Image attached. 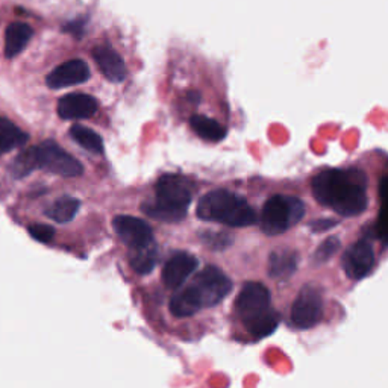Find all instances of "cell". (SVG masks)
Instances as JSON below:
<instances>
[{"label": "cell", "mask_w": 388, "mask_h": 388, "mask_svg": "<svg viewBox=\"0 0 388 388\" xmlns=\"http://www.w3.org/2000/svg\"><path fill=\"white\" fill-rule=\"evenodd\" d=\"M155 202L141 205L144 213L167 223L181 222L193 199V184L181 174H164L156 182Z\"/></svg>", "instance_id": "2"}, {"label": "cell", "mask_w": 388, "mask_h": 388, "mask_svg": "<svg viewBox=\"0 0 388 388\" xmlns=\"http://www.w3.org/2000/svg\"><path fill=\"white\" fill-rule=\"evenodd\" d=\"M32 28L26 23H11L5 31V57L14 58L32 38Z\"/></svg>", "instance_id": "17"}, {"label": "cell", "mask_w": 388, "mask_h": 388, "mask_svg": "<svg viewBox=\"0 0 388 388\" xmlns=\"http://www.w3.org/2000/svg\"><path fill=\"white\" fill-rule=\"evenodd\" d=\"M199 261L187 252H178L165 262L163 269V282L169 290H176L184 285L191 273L197 269Z\"/></svg>", "instance_id": "11"}, {"label": "cell", "mask_w": 388, "mask_h": 388, "mask_svg": "<svg viewBox=\"0 0 388 388\" xmlns=\"http://www.w3.org/2000/svg\"><path fill=\"white\" fill-rule=\"evenodd\" d=\"M305 216V205L301 199L293 196H278L270 197L262 208L261 229L264 234L270 237L279 235L288 231L299 223Z\"/></svg>", "instance_id": "4"}, {"label": "cell", "mask_w": 388, "mask_h": 388, "mask_svg": "<svg viewBox=\"0 0 388 388\" xmlns=\"http://www.w3.org/2000/svg\"><path fill=\"white\" fill-rule=\"evenodd\" d=\"M28 140L29 135L19 126H15L11 120L0 119V155L26 144Z\"/></svg>", "instance_id": "20"}, {"label": "cell", "mask_w": 388, "mask_h": 388, "mask_svg": "<svg viewBox=\"0 0 388 388\" xmlns=\"http://www.w3.org/2000/svg\"><path fill=\"white\" fill-rule=\"evenodd\" d=\"M376 234L378 238L381 240H385V234H387V218H385V211L381 209V214H379V220L376 223Z\"/></svg>", "instance_id": "29"}, {"label": "cell", "mask_w": 388, "mask_h": 388, "mask_svg": "<svg viewBox=\"0 0 388 388\" xmlns=\"http://www.w3.org/2000/svg\"><path fill=\"white\" fill-rule=\"evenodd\" d=\"M196 214L205 222H218L232 227L251 226L257 214L241 196L227 190H216L199 200Z\"/></svg>", "instance_id": "3"}, {"label": "cell", "mask_w": 388, "mask_h": 388, "mask_svg": "<svg viewBox=\"0 0 388 388\" xmlns=\"http://www.w3.org/2000/svg\"><path fill=\"white\" fill-rule=\"evenodd\" d=\"M28 232L31 234L33 240H37L40 243H50L55 237V229L54 227L49 226V225H41V223L31 225L28 227Z\"/></svg>", "instance_id": "26"}, {"label": "cell", "mask_w": 388, "mask_h": 388, "mask_svg": "<svg viewBox=\"0 0 388 388\" xmlns=\"http://www.w3.org/2000/svg\"><path fill=\"white\" fill-rule=\"evenodd\" d=\"M281 323V315L273 310H264L262 313L251 317V319L244 320V326L248 332L252 335L255 340H261L264 337H269L273 332L278 329Z\"/></svg>", "instance_id": "16"}, {"label": "cell", "mask_w": 388, "mask_h": 388, "mask_svg": "<svg viewBox=\"0 0 388 388\" xmlns=\"http://www.w3.org/2000/svg\"><path fill=\"white\" fill-rule=\"evenodd\" d=\"M270 305V291L260 282H248L235 301V310L243 322L267 310Z\"/></svg>", "instance_id": "8"}, {"label": "cell", "mask_w": 388, "mask_h": 388, "mask_svg": "<svg viewBox=\"0 0 388 388\" xmlns=\"http://www.w3.org/2000/svg\"><path fill=\"white\" fill-rule=\"evenodd\" d=\"M375 267V252L367 241L361 240L350 246L343 257V269L348 278L363 279Z\"/></svg>", "instance_id": "9"}, {"label": "cell", "mask_w": 388, "mask_h": 388, "mask_svg": "<svg viewBox=\"0 0 388 388\" xmlns=\"http://www.w3.org/2000/svg\"><path fill=\"white\" fill-rule=\"evenodd\" d=\"M340 240L337 237H329L328 240H324L320 246H319V249L315 251L314 253V257L313 260L317 262V264H323L328 261L331 257H334L335 253H337V251L340 249Z\"/></svg>", "instance_id": "25"}, {"label": "cell", "mask_w": 388, "mask_h": 388, "mask_svg": "<svg viewBox=\"0 0 388 388\" xmlns=\"http://www.w3.org/2000/svg\"><path fill=\"white\" fill-rule=\"evenodd\" d=\"M190 125L200 138L213 141V143L222 141L226 137V128L207 116H193L190 119Z\"/></svg>", "instance_id": "22"}, {"label": "cell", "mask_w": 388, "mask_h": 388, "mask_svg": "<svg viewBox=\"0 0 388 388\" xmlns=\"http://www.w3.org/2000/svg\"><path fill=\"white\" fill-rule=\"evenodd\" d=\"M129 261H130V267L137 273H140V275H147V273H151L155 269L158 261V248L155 241L140 246V248L130 249Z\"/></svg>", "instance_id": "18"}, {"label": "cell", "mask_w": 388, "mask_h": 388, "mask_svg": "<svg viewBox=\"0 0 388 388\" xmlns=\"http://www.w3.org/2000/svg\"><path fill=\"white\" fill-rule=\"evenodd\" d=\"M202 310L199 297L191 285L182 288L170 301V311L176 317H190Z\"/></svg>", "instance_id": "19"}, {"label": "cell", "mask_w": 388, "mask_h": 388, "mask_svg": "<svg viewBox=\"0 0 388 388\" xmlns=\"http://www.w3.org/2000/svg\"><path fill=\"white\" fill-rule=\"evenodd\" d=\"M33 154L37 169L64 176V178H76L84 172L82 164L52 140L33 146Z\"/></svg>", "instance_id": "5"}, {"label": "cell", "mask_w": 388, "mask_h": 388, "mask_svg": "<svg viewBox=\"0 0 388 388\" xmlns=\"http://www.w3.org/2000/svg\"><path fill=\"white\" fill-rule=\"evenodd\" d=\"M84 26H85V22H84V20L70 22V23H67V24H66L64 31H66V32H70V33H73V35H76V37H79V35H82Z\"/></svg>", "instance_id": "30"}, {"label": "cell", "mask_w": 388, "mask_h": 388, "mask_svg": "<svg viewBox=\"0 0 388 388\" xmlns=\"http://www.w3.org/2000/svg\"><path fill=\"white\" fill-rule=\"evenodd\" d=\"M299 255L291 249L273 251L269 257V275L275 279L290 278L297 269Z\"/></svg>", "instance_id": "15"}, {"label": "cell", "mask_w": 388, "mask_h": 388, "mask_svg": "<svg viewBox=\"0 0 388 388\" xmlns=\"http://www.w3.org/2000/svg\"><path fill=\"white\" fill-rule=\"evenodd\" d=\"M313 194L340 216H359L367 208V178L358 169L324 170L313 179Z\"/></svg>", "instance_id": "1"}, {"label": "cell", "mask_w": 388, "mask_h": 388, "mask_svg": "<svg viewBox=\"0 0 388 388\" xmlns=\"http://www.w3.org/2000/svg\"><path fill=\"white\" fill-rule=\"evenodd\" d=\"M79 207H81V202L76 197L63 196L57 199L54 204L46 209V216L57 223H68L76 217Z\"/></svg>", "instance_id": "21"}, {"label": "cell", "mask_w": 388, "mask_h": 388, "mask_svg": "<svg viewBox=\"0 0 388 388\" xmlns=\"http://www.w3.org/2000/svg\"><path fill=\"white\" fill-rule=\"evenodd\" d=\"M114 229H116L120 240L129 246L130 249L140 248L147 243L154 241L152 227L144 220L132 216H119L114 218Z\"/></svg>", "instance_id": "10"}, {"label": "cell", "mask_w": 388, "mask_h": 388, "mask_svg": "<svg viewBox=\"0 0 388 388\" xmlns=\"http://www.w3.org/2000/svg\"><path fill=\"white\" fill-rule=\"evenodd\" d=\"M93 58L96 64L99 66L102 73L112 82H121L126 77V66L125 61L117 54L116 50L108 46H100L93 50Z\"/></svg>", "instance_id": "14"}, {"label": "cell", "mask_w": 388, "mask_h": 388, "mask_svg": "<svg viewBox=\"0 0 388 388\" xmlns=\"http://www.w3.org/2000/svg\"><path fill=\"white\" fill-rule=\"evenodd\" d=\"M202 241H204L205 244H208L209 248H213V249H218V251H223L225 248H227L229 244L232 243L231 238H229L227 234L225 232H205L204 237H202Z\"/></svg>", "instance_id": "27"}, {"label": "cell", "mask_w": 388, "mask_h": 388, "mask_svg": "<svg viewBox=\"0 0 388 388\" xmlns=\"http://www.w3.org/2000/svg\"><path fill=\"white\" fill-rule=\"evenodd\" d=\"M70 135L76 141V143L84 147L85 151L91 154H102L103 152V141L99 134L90 128H85L81 125H75L70 128Z\"/></svg>", "instance_id": "23"}, {"label": "cell", "mask_w": 388, "mask_h": 388, "mask_svg": "<svg viewBox=\"0 0 388 388\" xmlns=\"http://www.w3.org/2000/svg\"><path fill=\"white\" fill-rule=\"evenodd\" d=\"M99 103L93 96L73 93L61 97L58 102V114L64 120H81L94 116Z\"/></svg>", "instance_id": "13"}, {"label": "cell", "mask_w": 388, "mask_h": 388, "mask_svg": "<svg viewBox=\"0 0 388 388\" xmlns=\"http://www.w3.org/2000/svg\"><path fill=\"white\" fill-rule=\"evenodd\" d=\"M323 296L317 285H305L291 306V322L299 329H310L322 320Z\"/></svg>", "instance_id": "7"}, {"label": "cell", "mask_w": 388, "mask_h": 388, "mask_svg": "<svg viewBox=\"0 0 388 388\" xmlns=\"http://www.w3.org/2000/svg\"><path fill=\"white\" fill-rule=\"evenodd\" d=\"M10 170L14 178L22 179L31 174L33 170H37V164H35V154L33 147L26 149L22 154L15 156V160L11 163Z\"/></svg>", "instance_id": "24"}, {"label": "cell", "mask_w": 388, "mask_h": 388, "mask_svg": "<svg viewBox=\"0 0 388 388\" xmlns=\"http://www.w3.org/2000/svg\"><path fill=\"white\" fill-rule=\"evenodd\" d=\"M337 225H338V220H335V218H320V220H315V222H313L310 225V227L313 232H324L331 227H335Z\"/></svg>", "instance_id": "28"}, {"label": "cell", "mask_w": 388, "mask_h": 388, "mask_svg": "<svg viewBox=\"0 0 388 388\" xmlns=\"http://www.w3.org/2000/svg\"><path fill=\"white\" fill-rule=\"evenodd\" d=\"M90 79V68L82 59H70L49 73L46 82L54 90L87 82Z\"/></svg>", "instance_id": "12"}, {"label": "cell", "mask_w": 388, "mask_h": 388, "mask_svg": "<svg viewBox=\"0 0 388 388\" xmlns=\"http://www.w3.org/2000/svg\"><path fill=\"white\" fill-rule=\"evenodd\" d=\"M191 287L194 293L199 297L202 308H204L214 306L222 302L229 294V291L232 290V282L222 270L209 266L197 273V276L194 278Z\"/></svg>", "instance_id": "6"}]
</instances>
